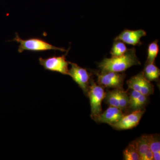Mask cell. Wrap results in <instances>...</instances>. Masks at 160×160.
I'll list each match as a JSON object with an SVG mask.
<instances>
[{
  "mask_svg": "<svg viewBox=\"0 0 160 160\" xmlns=\"http://www.w3.org/2000/svg\"><path fill=\"white\" fill-rule=\"evenodd\" d=\"M128 49L125 43L122 41L116 40L114 41L110 51V54L112 57L120 56L125 54Z\"/></svg>",
  "mask_w": 160,
  "mask_h": 160,
  "instance_id": "15",
  "label": "cell"
},
{
  "mask_svg": "<svg viewBox=\"0 0 160 160\" xmlns=\"http://www.w3.org/2000/svg\"><path fill=\"white\" fill-rule=\"evenodd\" d=\"M158 40L150 43L147 49V59L146 63H154L156 58L159 52V46Z\"/></svg>",
  "mask_w": 160,
  "mask_h": 160,
  "instance_id": "14",
  "label": "cell"
},
{
  "mask_svg": "<svg viewBox=\"0 0 160 160\" xmlns=\"http://www.w3.org/2000/svg\"><path fill=\"white\" fill-rule=\"evenodd\" d=\"M153 160H160V151L153 152Z\"/></svg>",
  "mask_w": 160,
  "mask_h": 160,
  "instance_id": "21",
  "label": "cell"
},
{
  "mask_svg": "<svg viewBox=\"0 0 160 160\" xmlns=\"http://www.w3.org/2000/svg\"><path fill=\"white\" fill-rule=\"evenodd\" d=\"M87 96L89 98L91 107V117L94 121L102 112V103L106 97L104 88L97 85L93 80H90Z\"/></svg>",
  "mask_w": 160,
  "mask_h": 160,
  "instance_id": "3",
  "label": "cell"
},
{
  "mask_svg": "<svg viewBox=\"0 0 160 160\" xmlns=\"http://www.w3.org/2000/svg\"><path fill=\"white\" fill-rule=\"evenodd\" d=\"M94 73L97 77L98 85L103 88L123 89L124 81L126 77L125 73L113 72H94Z\"/></svg>",
  "mask_w": 160,
  "mask_h": 160,
  "instance_id": "4",
  "label": "cell"
},
{
  "mask_svg": "<svg viewBox=\"0 0 160 160\" xmlns=\"http://www.w3.org/2000/svg\"><path fill=\"white\" fill-rule=\"evenodd\" d=\"M153 160V152L151 149L149 150L144 156L141 158V160Z\"/></svg>",
  "mask_w": 160,
  "mask_h": 160,
  "instance_id": "20",
  "label": "cell"
},
{
  "mask_svg": "<svg viewBox=\"0 0 160 160\" xmlns=\"http://www.w3.org/2000/svg\"><path fill=\"white\" fill-rule=\"evenodd\" d=\"M143 72L145 77L149 82L158 81L160 77V69L154 63H146Z\"/></svg>",
  "mask_w": 160,
  "mask_h": 160,
  "instance_id": "11",
  "label": "cell"
},
{
  "mask_svg": "<svg viewBox=\"0 0 160 160\" xmlns=\"http://www.w3.org/2000/svg\"><path fill=\"white\" fill-rule=\"evenodd\" d=\"M148 102V97L141 94L138 98L137 99L134 101V102L129 106L128 108L132 111L142 109L144 106L147 104Z\"/></svg>",
  "mask_w": 160,
  "mask_h": 160,
  "instance_id": "18",
  "label": "cell"
},
{
  "mask_svg": "<svg viewBox=\"0 0 160 160\" xmlns=\"http://www.w3.org/2000/svg\"><path fill=\"white\" fill-rule=\"evenodd\" d=\"M136 54L134 48L128 49L123 55L111 58H105L99 63L98 67L101 72H122L132 66L141 65Z\"/></svg>",
  "mask_w": 160,
  "mask_h": 160,
  "instance_id": "1",
  "label": "cell"
},
{
  "mask_svg": "<svg viewBox=\"0 0 160 160\" xmlns=\"http://www.w3.org/2000/svg\"><path fill=\"white\" fill-rule=\"evenodd\" d=\"M124 160H140L139 154L135 146L134 142L130 143L123 151Z\"/></svg>",
  "mask_w": 160,
  "mask_h": 160,
  "instance_id": "13",
  "label": "cell"
},
{
  "mask_svg": "<svg viewBox=\"0 0 160 160\" xmlns=\"http://www.w3.org/2000/svg\"><path fill=\"white\" fill-rule=\"evenodd\" d=\"M71 68L69 70L68 75L78 85L85 94H87L90 86V76L86 69L82 68L76 63L69 62Z\"/></svg>",
  "mask_w": 160,
  "mask_h": 160,
  "instance_id": "6",
  "label": "cell"
},
{
  "mask_svg": "<svg viewBox=\"0 0 160 160\" xmlns=\"http://www.w3.org/2000/svg\"><path fill=\"white\" fill-rule=\"evenodd\" d=\"M127 84L129 89L138 92L147 97L153 94L154 92V86L151 82L146 79L143 71L129 79L127 81Z\"/></svg>",
  "mask_w": 160,
  "mask_h": 160,
  "instance_id": "7",
  "label": "cell"
},
{
  "mask_svg": "<svg viewBox=\"0 0 160 160\" xmlns=\"http://www.w3.org/2000/svg\"><path fill=\"white\" fill-rule=\"evenodd\" d=\"M19 43L18 52L22 53L24 51L32 52H43L47 50H59L62 52H67L64 48H59L51 45L45 40L39 38H33L27 39H22L18 33H16L15 37L12 40Z\"/></svg>",
  "mask_w": 160,
  "mask_h": 160,
  "instance_id": "2",
  "label": "cell"
},
{
  "mask_svg": "<svg viewBox=\"0 0 160 160\" xmlns=\"http://www.w3.org/2000/svg\"><path fill=\"white\" fill-rule=\"evenodd\" d=\"M124 115L122 109L110 106L106 110L102 112L95 121L98 123H106L111 126L118 122Z\"/></svg>",
  "mask_w": 160,
  "mask_h": 160,
  "instance_id": "10",
  "label": "cell"
},
{
  "mask_svg": "<svg viewBox=\"0 0 160 160\" xmlns=\"http://www.w3.org/2000/svg\"><path fill=\"white\" fill-rule=\"evenodd\" d=\"M66 54L60 56H53L46 58L41 57L39 58V62L40 65L46 70L68 75L69 62L66 59V54Z\"/></svg>",
  "mask_w": 160,
  "mask_h": 160,
  "instance_id": "5",
  "label": "cell"
},
{
  "mask_svg": "<svg viewBox=\"0 0 160 160\" xmlns=\"http://www.w3.org/2000/svg\"><path fill=\"white\" fill-rule=\"evenodd\" d=\"M145 110L143 109L132 111L130 114L124 115L117 123L111 126L117 130L132 129L138 125Z\"/></svg>",
  "mask_w": 160,
  "mask_h": 160,
  "instance_id": "8",
  "label": "cell"
},
{
  "mask_svg": "<svg viewBox=\"0 0 160 160\" xmlns=\"http://www.w3.org/2000/svg\"><path fill=\"white\" fill-rule=\"evenodd\" d=\"M134 142L141 160V158L150 149L147 135H143Z\"/></svg>",
  "mask_w": 160,
  "mask_h": 160,
  "instance_id": "12",
  "label": "cell"
},
{
  "mask_svg": "<svg viewBox=\"0 0 160 160\" xmlns=\"http://www.w3.org/2000/svg\"><path fill=\"white\" fill-rule=\"evenodd\" d=\"M149 148L152 152L160 151V142L158 135L152 134L147 135Z\"/></svg>",
  "mask_w": 160,
  "mask_h": 160,
  "instance_id": "19",
  "label": "cell"
},
{
  "mask_svg": "<svg viewBox=\"0 0 160 160\" xmlns=\"http://www.w3.org/2000/svg\"><path fill=\"white\" fill-rule=\"evenodd\" d=\"M106 102L109 106L119 108L118 98V89L109 91L106 92L105 97Z\"/></svg>",
  "mask_w": 160,
  "mask_h": 160,
  "instance_id": "16",
  "label": "cell"
},
{
  "mask_svg": "<svg viewBox=\"0 0 160 160\" xmlns=\"http://www.w3.org/2000/svg\"><path fill=\"white\" fill-rule=\"evenodd\" d=\"M118 95L120 109L123 110L128 108L129 97L126 92L124 89H118Z\"/></svg>",
  "mask_w": 160,
  "mask_h": 160,
  "instance_id": "17",
  "label": "cell"
},
{
  "mask_svg": "<svg viewBox=\"0 0 160 160\" xmlns=\"http://www.w3.org/2000/svg\"><path fill=\"white\" fill-rule=\"evenodd\" d=\"M146 32L143 29L132 30L125 29L114 39V41L119 40L132 46H141L142 43L141 39L146 36Z\"/></svg>",
  "mask_w": 160,
  "mask_h": 160,
  "instance_id": "9",
  "label": "cell"
}]
</instances>
